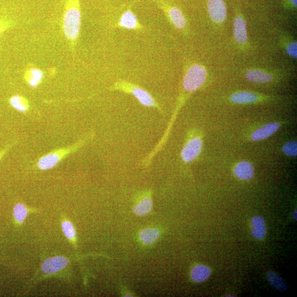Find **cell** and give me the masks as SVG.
Instances as JSON below:
<instances>
[{"mask_svg": "<svg viewBox=\"0 0 297 297\" xmlns=\"http://www.w3.org/2000/svg\"><path fill=\"white\" fill-rule=\"evenodd\" d=\"M81 17L80 0H67L63 18V30L72 47L76 45L80 36Z\"/></svg>", "mask_w": 297, "mask_h": 297, "instance_id": "cell-1", "label": "cell"}, {"mask_svg": "<svg viewBox=\"0 0 297 297\" xmlns=\"http://www.w3.org/2000/svg\"><path fill=\"white\" fill-rule=\"evenodd\" d=\"M93 136V135L90 134L88 137L81 140V141L78 142L73 146L59 148V149L55 150L42 156L38 161V168L42 170H47L53 168L65 157L84 146Z\"/></svg>", "mask_w": 297, "mask_h": 297, "instance_id": "cell-2", "label": "cell"}, {"mask_svg": "<svg viewBox=\"0 0 297 297\" xmlns=\"http://www.w3.org/2000/svg\"><path fill=\"white\" fill-rule=\"evenodd\" d=\"M111 90H119L125 93L131 94L144 106L158 108L161 111L158 103L151 95L148 91L136 85L125 81H119L115 83L111 87Z\"/></svg>", "mask_w": 297, "mask_h": 297, "instance_id": "cell-3", "label": "cell"}, {"mask_svg": "<svg viewBox=\"0 0 297 297\" xmlns=\"http://www.w3.org/2000/svg\"><path fill=\"white\" fill-rule=\"evenodd\" d=\"M206 79L207 71L202 65H191L187 69L183 78V88L188 92H193L204 85Z\"/></svg>", "mask_w": 297, "mask_h": 297, "instance_id": "cell-4", "label": "cell"}, {"mask_svg": "<svg viewBox=\"0 0 297 297\" xmlns=\"http://www.w3.org/2000/svg\"><path fill=\"white\" fill-rule=\"evenodd\" d=\"M153 1L164 13L174 27L180 30L185 28L187 24L186 18L178 8L170 5L165 0H153Z\"/></svg>", "mask_w": 297, "mask_h": 297, "instance_id": "cell-5", "label": "cell"}, {"mask_svg": "<svg viewBox=\"0 0 297 297\" xmlns=\"http://www.w3.org/2000/svg\"><path fill=\"white\" fill-rule=\"evenodd\" d=\"M203 142L199 137L189 140L183 148L181 158L185 163H191L197 158L202 150Z\"/></svg>", "mask_w": 297, "mask_h": 297, "instance_id": "cell-6", "label": "cell"}, {"mask_svg": "<svg viewBox=\"0 0 297 297\" xmlns=\"http://www.w3.org/2000/svg\"><path fill=\"white\" fill-rule=\"evenodd\" d=\"M116 27L135 31H142L144 29V27L139 22L137 16L134 14L130 7L121 15L116 24Z\"/></svg>", "mask_w": 297, "mask_h": 297, "instance_id": "cell-7", "label": "cell"}, {"mask_svg": "<svg viewBox=\"0 0 297 297\" xmlns=\"http://www.w3.org/2000/svg\"><path fill=\"white\" fill-rule=\"evenodd\" d=\"M208 12L212 20L216 23H222L226 19V7L223 0H209Z\"/></svg>", "mask_w": 297, "mask_h": 297, "instance_id": "cell-8", "label": "cell"}, {"mask_svg": "<svg viewBox=\"0 0 297 297\" xmlns=\"http://www.w3.org/2000/svg\"><path fill=\"white\" fill-rule=\"evenodd\" d=\"M68 260L62 256L50 257L43 262L42 269L43 272L47 274H54L66 267Z\"/></svg>", "mask_w": 297, "mask_h": 297, "instance_id": "cell-9", "label": "cell"}, {"mask_svg": "<svg viewBox=\"0 0 297 297\" xmlns=\"http://www.w3.org/2000/svg\"><path fill=\"white\" fill-rule=\"evenodd\" d=\"M280 125L277 122L268 124L256 129L253 132L251 138L253 141H259L265 139L276 132Z\"/></svg>", "mask_w": 297, "mask_h": 297, "instance_id": "cell-10", "label": "cell"}, {"mask_svg": "<svg viewBox=\"0 0 297 297\" xmlns=\"http://www.w3.org/2000/svg\"><path fill=\"white\" fill-rule=\"evenodd\" d=\"M233 173L240 180H250L254 176V167L247 161H242L235 166Z\"/></svg>", "mask_w": 297, "mask_h": 297, "instance_id": "cell-11", "label": "cell"}, {"mask_svg": "<svg viewBox=\"0 0 297 297\" xmlns=\"http://www.w3.org/2000/svg\"><path fill=\"white\" fill-rule=\"evenodd\" d=\"M234 36L235 41L241 44L247 42L246 21L241 16L237 17L234 21Z\"/></svg>", "mask_w": 297, "mask_h": 297, "instance_id": "cell-12", "label": "cell"}, {"mask_svg": "<svg viewBox=\"0 0 297 297\" xmlns=\"http://www.w3.org/2000/svg\"><path fill=\"white\" fill-rule=\"evenodd\" d=\"M43 79V73L37 68H30L24 73V80L32 88H36Z\"/></svg>", "mask_w": 297, "mask_h": 297, "instance_id": "cell-13", "label": "cell"}, {"mask_svg": "<svg viewBox=\"0 0 297 297\" xmlns=\"http://www.w3.org/2000/svg\"><path fill=\"white\" fill-rule=\"evenodd\" d=\"M251 232L253 236L257 239H263L266 234V228L263 218L256 216L252 218Z\"/></svg>", "mask_w": 297, "mask_h": 297, "instance_id": "cell-14", "label": "cell"}, {"mask_svg": "<svg viewBox=\"0 0 297 297\" xmlns=\"http://www.w3.org/2000/svg\"><path fill=\"white\" fill-rule=\"evenodd\" d=\"M211 270L207 266L204 265H195L192 269L191 276L195 282H202L206 281L211 276Z\"/></svg>", "mask_w": 297, "mask_h": 297, "instance_id": "cell-15", "label": "cell"}, {"mask_svg": "<svg viewBox=\"0 0 297 297\" xmlns=\"http://www.w3.org/2000/svg\"><path fill=\"white\" fill-rule=\"evenodd\" d=\"M258 100L257 96L249 91H241L233 94L231 97V100L234 103L246 104L255 103Z\"/></svg>", "mask_w": 297, "mask_h": 297, "instance_id": "cell-16", "label": "cell"}, {"mask_svg": "<svg viewBox=\"0 0 297 297\" xmlns=\"http://www.w3.org/2000/svg\"><path fill=\"white\" fill-rule=\"evenodd\" d=\"M9 103L13 108L21 112H27L30 108L28 99L21 95H13L9 99Z\"/></svg>", "mask_w": 297, "mask_h": 297, "instance_id": "cell-17", "label": "cell"}, {"mask_svg": "<svg viewBox=\"0 0 297 297\" xmlns=\"http://www.w3.org/2000/svg\"><path fill=\"white\" fill-rule=\"evenodd\" d=\"M246 77L249 81L255 83L269 82L272 80L270 74L259 69H252L246 73Z\"/></svg>", "mask_w": 297, "mask_h": 297, "instance_id": "cell-18", "label": "cell"}, {"mask_svg": "<svg viewBox=\"0 0 297 297\" xmlns=\"http://www.w3.org/2000/svg\"><path fill=\"white\" fill-rule=\"evenodd\" d=\"M160 235V232L156 229H146L140 233L139 237L141 241L147 245L153 244L157 241Z\"/></svg>", "mask_w": 297, "mask_h": 297, "instance_id": "cell-19", "label": "cell"}, {"mask_svg": "<svg viewBox=\"0 0 297 297\" xmlns=\"http://www.w3.org/2000/svg\"><path fill=\"white\" fill-rule=\"evenodd\" d=\"M266 277L270 285L276 288V289L281 291L287 290V284L276 273L269 272L266 274Z\"/></svg>", "mask_w": 297, "mask_h": 297, "instance_id": "cell-20", "label": "cell"}, {"mask_svg": "<svg viewBox=\"0 0 297 297\" xmlns=\"http://www.w3.org/2000/svg\"><path fill=\"white\" fill-rule=\"evenodd\" d=\"M152 208V201L150 197H144L135 205L133 211L136 215L144 216L150 212Z\"/></svg>", "mask_w": 297, "mask_h": 297, "instance_id": "cell-21", "label": "cell"}, {"mask_svg": "<svg viewBox=\"0 0 297 297\" xmlns=\"http://www.w3.org/2000/svg\"><path fill=\"white\" fill-rule=\"evenodd\" d=\"M14 215L17 221L22 223L27 217V209L23 204H17L14 209Z\"/></svg>", "mask_w": 297, "mask_h": 297, "instance_id": "cell-22", "label": "cell"}, {"mask_svg": "<svg viewBox=\"0 0 297 297\" xmlns=\"http://www.w3.org/2000/svg\"><path fill=\"white\" fill-rule=\"evenodd\" d=\"M283 153L290 156H296L297 154V144L296 141L286 143L282 148Z\"/></svg>", "mask_w": 297, "mask_h": 297, "instance_id": "cell-23", "label": "cell"}, {"mask_svg": "<svg viewBox=\"0 0 297 297\" xmlns=\"http://www.w3.org/2000/svg\"><path fill=\"white\" fill-rule=\"evenodd\" d=\"M62 228L65 237L68 239H73L75 238V230H74V227L71 222L69 221L64 222L62 225Z\"/></svg>", "mask_w": 297, "mask_h": 297, "instance_id": "cell-24", "label": "cell"}, {"mask_svg": "<svg viewBox=\"0 0 297 297\" xmlns=\"http://www.w3.org/2000/svg\"><path fill=\"white\" fill-rule=\"evenodd\" d=\"M13 24L10 21L0 19V35L12 27Z\"/></svg>", "mask_w": 297, "mask_h": 297, "instance_id": "cell-25", "label": "cell"}, {"mask_svg": "<svg viewBox=\"0 0 297 297\" xmlns=\"http://www.w3.org/2000/svg\"><path fill=\"white\" fill-rule=\"evenodd\" d=\"M287 53L293 58H297V44L296 42H293L290 43L286 48Z\"/></svg>", "mask_w": 297, "mask_h": 297, "instance_id": "cell-26", "label": "cell"}, {"mask_svg": "<svg viewBox=\"0 0 297 297\" xmlns=\"http://www.w3.org/2000/svg\"><path fill=\"white\" fill-rule=\"evenodd\" d=\"M12 146V145L8 146L5 148H3L1 151H0V161H1L2 157L6 154V152L10 149Z\"/></svg>", "mask_w": 297, "mask_h": 297, "instance_id": "cell-27", "label": "cell"}, {"mask_svg": "<svg viewBox=\"0 0 297 297\" xmlns=\"http://www.w3.org/2000/svg\"><path fill=\"white\" fill-rule=\"evenodd\" d=\"M291 2L295 6H297V0H291Z\"/></svg>", "mask_w": 297, "mask_h": 297, "instance_id": "cell-28", "label": "cell"}, {"mask_svg": "<svg viewBox=\"0 0 297 297\" xmlns=\"http://www.w3.org/2000/svg\"><path fill=\"white\" fill-rule=\"evenodd\" d=\"M294 217L295 218L296 220H297V211H295L294 213Z\"/></svg>", "mask_w": 297, "mask_h": 297, "instance_id": "cell-29", "label": "cell"}]
</instances>
